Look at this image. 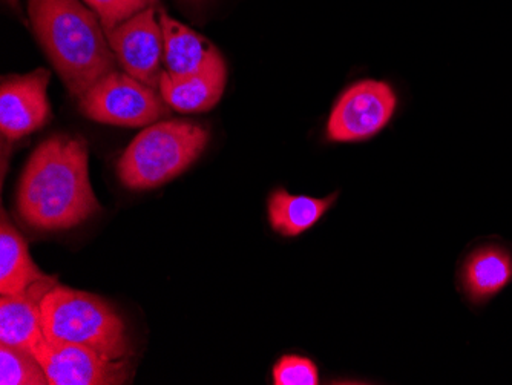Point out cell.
Here are the masks:
<instances>
[{"label":"cell","instance_id":"5bb4252c","mask_svg":"<svg viewBox=\"0 0 512 385\" xmlns=\"http://www.w3.org/2000/svg\"><path fill=\"white\" fill-rule=\"evenodd\" d=\"M338 192L329 197L316 198L309 195H293L278 188L267 200V217L270 228L283 237H299L309 231L332 208Z\"/></svg>","mask_w":512,"mask_h":385},{"label":"cell","instance_id":"8fae6325","mask_svg":"<svg viewBox=\"0 0 512 385\" xmlns=\"http://www.w3.org/2000/svg\"><path fill=\"white\" fill-rule=\"evenodd\" d=\"M226 83V62L218 54L203 70L189 76L175 77L163 71L158 91L169 108L184 114H197L209 111L220 102Z\"/></svg>","mask_w":512,"mask_h":385},{"label":"cell","instance_id":"8992f818","mask_svg":"<svg viewBox=\"0 0 512 385\" xmlns=\"http://www.w3.org/2000/svg\"><path fill=\"white\" fill-rule=\"evenodd\" d=\"M398 109V96L384 80H359L348 86L330 112L325 134L330 142L358 143L387 128Z\"/></svg>","mask_w":512,"mask_h":385},{"label":"cell","instance_id":"7a4b0ae2","mask_svg":"<svg viewBox=\"0 0 512 385\" xmlns=\"http://www.w3.org/2000/svg\"><path fill=\"white\" fill-rule=\"evenodd\" d=\"M28 16L37 40L76 97L117 68L105 28L82 0H30Z\"/></svg>","mask_w":512,"mask_h":385},{"label":"cell","instance_id":"277c9868","mask_svg":"<svg viewBox=\"0 0 512 385\" xmlns=\"http://www.w3.org/2000/svg\"><path fill=\"white\" fill-rule=\"evenodd\" d=\"M209 132L197 123L171 120L148 126L135 137L119 160L126 188L148 191L183 174L200 157Z\"/></svg>","mask_w":512,"mask_h":385},{"label":"cell","instance_id":"5b68a950","mask_svg":"<svg viewBox=\"0 0 512 385\" xmlns=\"http://www.w3.org/2000/svg\"><path fill=\"white\" fill-rule=\"evenodd\" d=\"M88 119L106 125L140 128L168 116V103L155 89L128 73L112 71L80 97Z\"/></svg>","mask_w":512,"mask_h":385},{"label":"cell","instance_id":"52a82bcc","mask_svg":"<svg viewBox=\"0 0 512 385\" xmlns=\"http://www.w3.org/2000/svg\"><path fill=\"white\" fill-rule=\"evenodd\" d=\"M50 385H119L128 381V362L112 361L79 344L50 341L43 336L33 350Z\"/></svg>","mask_w":512,"mask_h":385},{"label":"cell","instance_id":"30bf717a","mask_svg":"<svg viewBox=\"0 0 512 385\" xmlns=\"http://www.w3.org/2000/svg\"><path fill=\"white\" fill-rule=\"evenodd\" d=\"M56 277L33 284L17 295H2L0 298V344L25 350H33L42 341V300L46 293L57 286Z\"/></svg>","mask_w":512,"mask_h":385},{"label":"cell","instance_id":"e0dca14e","mask_svg":"<svg viewBox=\"0 0 512 385\" xmlns=\"http://www.w3.org/2000/svg\"><path fill=\"white\" fill-rule=\"evenodd\" d=\"M272 379L275 385H316L319 384V370L312 359L286 355L273 366Z\"/></svg>","mask_w":512,"mask_h":385},{"label":"cell","instance_id":"2e32d148","mask_svg":"<svg viewBox=\"0 0 512 385\" xmlns=\"http://www.w3.org/2000/svg\"><path fill=\"white\" fill-rule=\"evenodd\" d=\"M0 384L50 385V381L34 355L2 344L0 346Z\"/></svg>","mask_w":512,"mask_h":385},{"label":"cell","instance_id":"4fadbf2b","mask_svg":"<svg viewBox=\"0 0 512 385\" xmlns=\"http://www.w3.org/2000/svg\"><path fill=\"white\" fill-rule=\"evenodd\" d=\"M160 25L165 39L163 65L166 73L171 76L183 77L198 73L220 54L206 37L166 13H160Z\"/></svg>","mask_w":512,"mask_h":385},{"label":"cell","instance_id":"ba28073f","mask_svg":"<svg viewBox=\"0 0 512 385\" xmlns=\"http://www.w3.org/2000/svg\"><path fill=\"white\" fill-rule=\"evenodd\" d=\"M106 37L123 70L157 89L163 74L165 39L160 22H157L155 5L106 31Z\"/></svg>","mask_w":512,"mask_h":385},{"label":"cell","instance_id":"6da1fadb","mask_svg":"<svg viewBox=\"0 0 512 385\" xmlns=\"http://www.w3.org/2000/svg\"><path fill=\"white\" fill-rule=\"evenodd\" d=\"M17 211L40 231L74 228L100 211L85 140L54 135L33 152L20 177Z\"/></svg>","mask_w":512,"mask_h":385},{"label":"cell","instance_id":"7c38bea8","mask_svg":"<svg viewBox=\"0 0 512 385\" xmlns=\"http://www.w3.org/2000/svg\"><path fill=\"white\" fill-rule=\"evenodd\" d=\"M459 289L473 304L493 300L512 281V252L502 244L476 247L462 261Z\"/></svg>","mask_w":512,"mask_h":385},{"label":"cell","instance_id":"ac0fdd59","mask_svg":"<svg viewBox=\"0 0 512 385\" xmlns=\"http://www.w3.org/2000/svg\"><path fill=\"white\" fill-rule=\"evenodd\" d=\"M157 0H85V4L99 16L105 31L117 27Z\"/></svg>","mask_w":512,"mask_h":385},{"label":"cell","instance_id":"d6986e66","mask_svg":"<svg viewBox=\"0 0 512 385\" xmlns=\"http://www.w3.org/2000/svg\"><path fill=\"white\" fill-rule=\"evenodd\" d=\"M11 4H14V2H17V0H10Z\"/></svg>","mask_w":512,"mask_h":385},{"label":"cell","instance_id":"9a60e30c","mask_svg":"<svg viewBox=\"0 0 512 385\" xmlns=\"http://www.w3.org/2000/svg\"><path fill=\"white\" fill-rule=\"evenodd\" d=\"M39 267L31 260L27 241L17 232L2 212L0 224V293L17 295L30 289L33 284L45 280Z\"/></svg>","mask_w":512,"mask_h":385},{"label":"cell","instance_id":"9c48e42d","mask_svg":"<svg viewBox=\"0 0 512 385\" xmlns=\"http://www.w3.org/2000/svg\"><path fill=\"white\" fill-rule=\"evenodd\" d=\"M48 83L50 73L42 68L23 76L2 79L0 131L5 140L17 142L50 122Z\"/></svg>","mask_w":512,"mask_h":385},{"label":"cell","instance_id":"3957f363","mask_svg":"<svg viewBox=\"0 0 512 385\" xmlns=\"http://www.w3.org/2000/svg\"><path fill=\"white\" fill-rule=\"evenodd\" d=\"M42 326L46 339L89 347L112 361L129 353L122 316L91 293L54 286L42 300Z\"/></svg>","mask_w":512,"mask_h":385}]
</instances>
